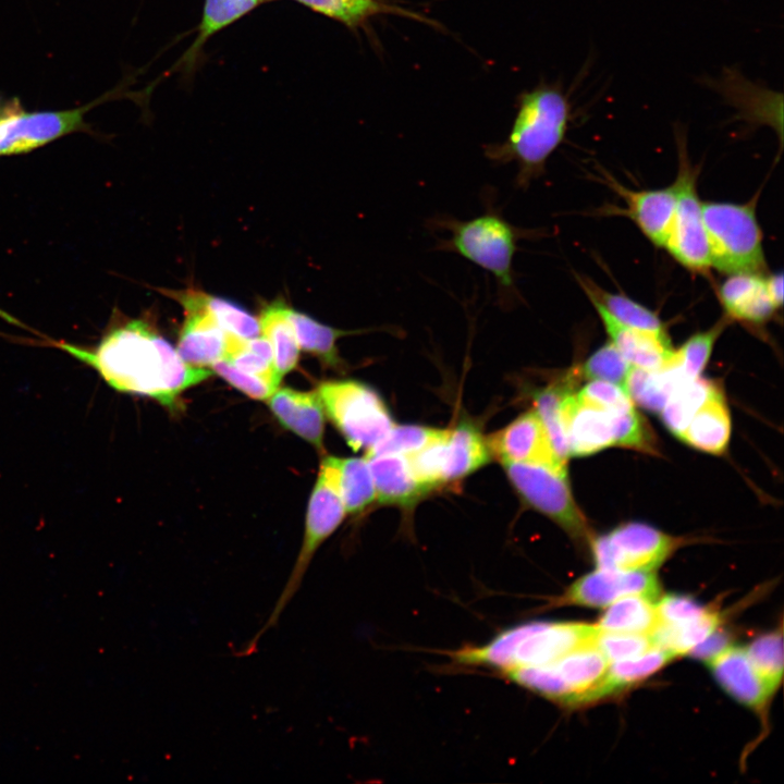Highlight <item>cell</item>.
Wrapping results in <instances>:
<instances>
[{"instance_id":"1","label":"cell","mask_w":784,"mask_h":784,"mask_svg":"<svg viewBox=\"0 0 784 784\" xmlns=\"http://www.w3.org/2000/svg\"><path fill=\"white\" fill-rule=\"evenodd\" d=\"M41 342L93 368L113 390L152 397L173 407L184 390L211 376L195 367L160 336L144 318L125 319L114 313L99 341L83 346L40 335Z\"/></svg>"},{"instance_id":"2","label":"cell","mask_w":784,"mask_h":784,"mask_svg":"<svg viewBox=\"0 0 784 784\" xmlns=\"http://www.w3.org/2000/svg\"><path fill=\"white\" fill-rule=\"evenodd\" d=\"M573 119V103L560 83L540 85L520 97L507 138L485 147L497 164L514 162L515 185L525 189L539 177L548 158L563 143Z\"/></svg>"},{"instance_id":"3","label":"cell","mask_w":784,"mask_h":784,"mask_svg":"<svg viewBox=\"0 0 784 784\" xmlns=\"http://www.w3.org/2000/svg\"><path fill=\"white\" fill-rule=\"evenodd\" d=\"M485 203L486 209L475 218L460 220L437 216L428 221V228L449 234L438 241L437 250L457 254L491 273L497 286V304L504 310L511 309L523 301L513 268L518 242L539 233L512 224L490 199Z\"/></svg>"},{"instance_id":"4","label":"cell","mask_w":784,"mask_h":784,"mask_svg":"<svg viewBox=\"0 0 784 784\" xmlns=\"http://www.w3.org/2000/svg\"><path fill=\"white\" fill-rule=\"evenodd\" d=\"M597 624L532 621L506 628L480 646L467 645L448 653L458 665L501 673L542 665L586 645L595 644Z\"/></svg>"},{"instance_id":"5","label":"cell","mask_w":784,"mask_h":784,"mask_svg":"<svg viewBox=\"0 0 784 784\" xmlns=\"http://www.w3.org/2000/svg\"><path fill=\"white\" fill-rule=\"evenodd\" d=\"M345 514L338 488L334 456H327L320 465L308 502L304 538L295 564L267 621L237 651V656L246 657L253 653L261 637L277 625L283 611L297 593L317 550L341 525Z\"/></svg>"},{"instance_id":"6","label":"cell","mask_w":784,"mask_h":784,"mask_svg":"<svg viewBox=\"0 0 784 784\" xmlns=\"http://www.w3.org/2000/svg\"><path fill=\"white\" fill-rule=\"evenodd\" d=\"M711 267L725 274L761 273L765 268L756 200L701 203Z\"/></svg>"},{"instance_id":"7","label":"cell","mask_w":784,"mask_h":784,"mask_svg":"<svg viewBox=\"0 0 784 784\" xmlns=\"http://www.w3.org/2000/svg\"><path fill=\"white\" fill-rule=\"evenodd\" d=\"M609 661L595 644L577 648L553 662L502 673L516 685L562 706L598 700Z\"/></svg>"},{"instance_id":"8","label":"cell","mask_w":784,"mask_h":784,"mask_svg":"<svg viewBox=\"0 0 784 784\" xmlns=\"http://www.w3.org/2000/svg\"><path fill=\"white\" fill-rule=\"evenodd\" d=\"M317 393L324 413L355 451H368L395 425L380 395L364 383L326 381L318 387Z\"/></svg>"},{"instance_id":"9","label":"cell","mask_w":784,"mask_h":784,"mask_svg":"<svg viewBox=\"0 0 784 784\" xmlns=\"http://www.w3.org/2000/svg\"><path fill=\"white\" fill-rule=\"evenodd\" d=\"M679 168L674 182L677 194L675 215L664 248L683 267L705 272L711 267L709 244L702 218L701 200L697 194V172L687 157L686 138L675 131Z\"/></svg>"},{"instance_id":"10","label":"cell","mask_w":784,"mask_h":784,"mask_svg":"<svg viewBox=\"0 0 784 784\" xmlns=\"http://www.w3.org/2000/svg\"><path fill=\"white\" fill-rule=\"evenodd\" d=\"M503 467L525 503L548 516L573 538L587 536V523L573 499L567 476L532 464L503 463Z\"/></svg>"},{"instance_id":"11","label":"cell","mask_w":784,"mask_h":784,"mask_svg":"<svg viewBox=\"0 0 784 784\" xmlns=\"http://www.w3.org/2000/svg\"><path fill=\"white\" fill-rule=\"evenodd\" d=\"M106 99L57 111L5 109L0 113V157L26 154L72 133H93L85 115Z\"/></svg>"},{"instance_id":"12","label":"cell","mask_w":784,"mask_h":784,"mask_svg":"<svg viewBox=\"0 0 784 784\" xmlns=\"http://www.w3.org/2000/svg\"><path fill=\"white\" fill-rule=\"evenodd\" d=\"M678 539L642 523H627L592 541L599 568L652 571L678 546Z\"/></svg>"},{"instance_id":"13","label":"cell","mask_w":784,"mask_h":784,"mask_svg":"<svg viewBox=\"0 0 784 784\" xmlns=\"http://www.w3.org/2000/svg\"><path fill=\"white\" fill-rule=\"evenodd\" d=\"M660 585L652 571H620L597 568L575 580L563 595L552 600L554 605L605 608L628 596L656 600Z\"/></svg>"},{"instance_id":"14","label":"cell","mask_w":784,"mask_h":784,"mask_svg":"<svg viewBox=\"0 0 784 784\" xmlns=\"http://www.w3.org/2000/svg\"><path fill=\"white\" fill-rule=\"evenodd\" d=\"M185 310V320L179 338L177 353L184 362L195 367H211L225 358L228 332L201 304L198 290H162Z\"/></svg>"},{"instance_id":"15","label":"cell","mask_w":784,"mask_h":784,"mask_svg":"<svg viewBox=\"0 0 784 784\" xmlns=\"http://www.w3.org/2000/svg\"><path fill=\"white\" fill-rule=\"evenodd\" d=\"M487 443L502 463L540 465L567 476L566 462L556 453L536 411L519 415L490 436Z\"/></svg>"},{"instance_id":"16","label":"cell","mask_w":784,"mask_h":784,"mask_svg":"<svg viewBox=\"0 0 784 784\" xmlns=\"http://www.w3.org/2000/svg\"><path fill=\"white\" fill-rule=\"evenodd\" d=\"M624 409L603 408L567 391L561 415L569 455L587 456L616 445V416Z\"/></svg>"},{"instance_id":"17","label":"cell","mask_w":784,"mask_h":784,"mask_svg":"<svg viewBox=\"0 0 784 784\" xmlns=\"http://www.w3.org/2000/svg\"><path fill=\"white\" fill-rule=\"evenodd\" d=\"M705 83L737 109L742 119L767 123L782 133L783 95L747 79L736 69H725L715 79Z\"/></svg>"},{"instance_id":"18","label":"cell","mask_w":784,"mask_h":784,"mask_svg":"<svg viewBox=\"0 0 784 784\" xmlns=\"http://www.w3.org/2000/svg\"><path fill=\"white\" fill-rule=\"evenodd\" d=\"M706 662L730 696L756 711L764 709L772 695L755 670L746 648L727 645Z\"/></svg>"},{"instance_id":"19","label":"cell","mask_w":784,"mask_h":784,"mask_svg":"<svg viewBox=\"0 0 784 784\" xmlns=\"http://www.w3.org/2000/svg\"><path fill=\"white\" fill-rule=\"evenodd\" d=\"M611 186L626 204L625 212L658 247H665L670 236L677 194L673 183L659 189L632 191L611 181Z\"/></svg>"},{"instance_id":"20","label":"cell","mask_w":784,"mask_h":784,"mask_svg":"<svg viewBox=\"0 0 784 784\" xmlns=\"http://www.w3.org/2000/svg\"><path fill=\"white\" fill-rule=\"evenodd\" d=\"M611 339V343L633 366L658 369L673 356L666 333H656L624 326L612 318L602 307L592 304Z\"/></svg>"},{"instance_id":"21","label":"cell","mask_w":784,"mask_h":784,"mask_svg":"<svg viewBox=\"0 0 784 784\" xmlns=\"http://www.w3.org/2000/svg\"><path fill=\"white\" fill-rule=\"evenodd\" d=\"M278 420L316 449H323L324 409L315 392L277 389L268 399Z\"/></svg>"},{"instance_id":"22","label":"cell","mask_w":784,"mask_h":784,"mask_svg":"<svg viewBox=\"0 0 784 784\" xmlns=\"http://www.w3.org/2000/svg\"><path fill=\"white\" fill-rule=\"evenodd\" d=\"M719 298L726 316L740 322L763 323L777 310L761 273L728 274L719 287Z\"/></svg>"},{"instance_id":"23","label":"cell","mask_w":784,"mask_h":784,"mask_svg":"<svg viewBox=\"0 0 784 784\" xmlns=\"http://www.w3.org/2000/svg\"><path fill=\"white\" fill-rule=\"evenodd\" d=\"M373 478L376 500L385 505L409 507L429 491L416 479L405 455L365 456Z\"/></svg>"},{"instance_id":"24","label":"cell","mask_w":784,"mask_h":784,"mask_svg":"<svg viewBox=\"0 0 784 784\" xmlns=\"http://www.w3.org/2000/svg\"><path fill=\"white\" fill-rule=\"evenodd\" d=\"M731 436V418L722 392L714 385L678 438L700 451L721 454Z\"/></svg>"},{"instance_id":"25","label":"cell","mask_w":784,"mask_h":784,"mask_svg":"<svg viewBox=\"0 0 784 784\" xmlns=\"http://www.w3.org/2000/svg\"><path fill=\"white\" fill-rule=\"evenodd\" d=\"M688 380L673 353L672 358L658 369L632 366L623 389L641 407L660 413L675 389Z\"/></svg>"},{"instance_id":"26","label":"cell","mask_w":784,"mask_h":784,"mask_svg":"<svg viewBox=\"0 0 784 784\" xmlns=\"http://www.w3.org/2000/svg\"><path fill=\"white\" fill-rule=\"evenodd\" d=\"M490 460L487 439L471 425L461 424L450 430L443 444V483L463 479Z\"/></svg>"},{"instance_id":"27","label":"cell","mask_w":784,"mask_h":784,"mask_svg":"<svg viewBox=\"0 0 784 784\" xmlns=\"http://www.w3.org/2000/svg\"><path fill=\"white\" fill-rule=\"evenodd\" d=\"M287 308L282 301H275L261 310L258 320L260 335L272 347L274 367L281 378L297 365L301 350Z\"/></svg>"},{"instance_id":"28","label":"cell","mask_w":784,"mask_h":784,"mask_svg":"<svg viewBox=\"0 0 784 784\" xmlns=\"http://www.w3.org/2000/svg\"><path fill=\"white\" fill-rule=\"evenodd\" d=\"M577 281L591 304L602 307L620 323L645 331L666 333L658 315L644 305L621 293L605 291L589 279L577 275Z\"/></svg>"},{"instance_id":"29","label":"cell","mask_w":784,"mask_h":784,"mask_svg":"<svg viewBox=\"0 0 784 784\" xmlns=\"http://www.w3.org/2000/svg\"><path fill=\"white\" fill-rule=\"evenodd\" d=\"M289 319L294 328L299 348L318 357L331 367H341L336 341L346 335L359 334L368 330H341L323 324L308 315L287 308Z\"/></svg>"},{"instance_id":"30","label":"cell","mask_w":784,"mask_h":784,"mask_svg":"<svg viewBox=\"0 0 784 784\" xmlns=\"http://www.w3.org/2000/svg\"><path fill=\"white\" fill-rule=\"evenodd\" d=\"M721 617L714 610L679 624H657L650 633L654 646L671 652L674 657L690 653L698 645L712 635Z\"/></svg>"},{"instance_id":"31","label":"cell","mask_w":784,"mask_h":784,"mask_svg":"<svg viewBox=\"0 0 784 784\" xmlns=\"http://www.w3.org/2000/svg\"><path fill=\"white\" fill-rule=\"evenodd\" d=\"M654 600L628 596L608 605L597 626L602 632L650 634L658 624Z\"/></svg>"},{"instance_id":"32","label":"cell","mask_w":784,"mask_h":784,"mask_svg":"<svg viewBox=\"0 0 784 784\" xmlns=\"http://www.w3.org/2000/svg\"><path fill=\"white\" fill-rule=\"evenodd\" d=\"M338 488L346 513L363 512L376 500L373 478L366 457H335Z\"/></svg>"},{"instance_id":"33","label":"cell","mask_w":784,"mask_h":784,"mask_svg":"<svg viewBox=\"0 0 784 784\" xmlns=\"http://www.w3.org/2000/svg\"><path fill=\"white\" fill-rule=\"evenodd\" d=\"M674 658L671 652L656 646L635 658L609 663L599 687L598 700L645 679Z\"/></svg>"},{"instance_id":"34","label":"cell","mask_w":784,"mask_h":784,"mask_svg":"<svg viewBox=\"0 0 784 784\" xmlns=\"http://www.w3.org/2000/svg\"><path fill=\"white\" fill-rule=\"evenodd\" d=\"M713 387L712 382L698 377L676 388L660 412L664 426L678 437Z\"/></svg>"},{"instance_id":"35","label":"cell","mask_w":784,"mask_h":784,"mask_svg":"<svg viewBox=\"0 0 784 784\" xmlns=\"http://www.w3.org/2000/svg\"><path fill=\"white\" fill-rule=\"evenodd\" d=\"M746 652L771 695L779 687L783 674V638L781 630L756 638Z\"/></svg>"},{"instance_id":"36","label":"cell","mask_w":784,"mask_h":784,"mask_svg":"<svg viewBox=\"0 0 784 784\" xmlns=\"http://www.w3.org/2000/svg\"><path fill=\"white\" fill-rule=\"evenodd\" d=\"M449 429H438L417 425H394L385 437L366 451V456L384 454H412L427 444L444 437Z\"/></svg>"},{"instance_id":"37","label":"cell","mask_w":784,"mask_h":784,"mask_svg":"<svg viewBox=\"0 0 784 784\" xmlns=\"http://www.w3.org/2000/svg\"><path fill=\"white\" fill-rule=\"evenodd\" d=\"M198 297L224 331L243 339L260 335L258 320L241 306L201 291H198Z\"/></svg>"},{"instance_id":"38","label":"cell","mask_w":784,"mask_h":784,"mask_svg":"<svg viewBox=\"0 0 784 784\" xmlns=\"http://www.w3.org/2000/svg\"><path fill=\"white\" fill-rule=\"evenodd\" d=\"M567 391L565 388L551 387L538 392L535 397L536 412L542 420L556 453L565 462L569 453L562 421L561 403Z\"/></svg>"},{"instance_id":"39","label":"cell","mask_w":784,"mask_h":784,"mask_svg":"<svg viewBox=\"0 0 784 784\" xmlns=\"http://www.w3.org/2000/svg\"><path fill=\"white\" fill-rule=\"evenodd\" d=\"M260 0H206L199 36L188 54H193L211 35L255 8Z\"/></svg>"},{"instance_id":"40","label":"cell","mask_w":784,"mask_h":784,"mask_svg":"<svg viewBox=\"0 0 784 784\" xmlns=\"http://www.w3.org/2000/svg\"><path fill=\"white\" fill-rule=\"evenodd\" d=\"M723 328V322L720 321L711 329L694 334L674 351L675 358L688 379L693 380L700 376Z\"/></svg>"},{"instance_id":"41","label":"cell","mask_w":784,"mask_h":784,"mask_svg":"<svg viewBox=\"0 0 784 784\" xmlns=\"http://www.w3.org/2000/svg\"><path fill=\"white\" fill-rule=\"evenodd\" d=\"M630 368L632 365L609 342L588 357L583 366V375L590 380L611 382L623 388Z\"/></svg>"},{"instance_id":"42","label":"cell","mask_w":784,"mask_h":784,"mask_svg":"<svg viewBox=\"0 0 784 784\" xmlns=\"http://www.w3.org/2000/svg\"><path fill=\"white\" fill-rule=\"evenodd\" d=\"M238 369L255 375L279 387L281 377L274 363L252 350L247 340L228 332L225 358Z\"/></svg>"},{"instance_id":"43","label":"cell","mask_w":784,"mask_h":784,"mask_svg":"<svg viewBox=\"0 0 784 784\" xmlns=\"http://www.w3.org/2000/svg\"><path fill=\"white\" fill-rule=\"evenodd\" d=\"M595 645L611 662L635 658L656 647L650 634L612 633L600 630Z\"/></svg>"},{"instance_id":"44","label":"cell","mask_w":784,"mask_h":784,"mask_svg":"<svg viewBox=\"0 0 784 784\" xmlns=\"http://www.w3.org/2000/svg\"><path fill=\"white\" fill-rule=\"evenodd\" d=\"M329 17L354 26L369 16L381 12L382 5L376 0H297Z\"/></svg>"},{"instance_id":"45","label":"cell","mask_w":784,"mask_h":784,"mask_svg":"<svg viewBox=\"0 0 784 784\" xmlns=\"http://www.w3.org/2000/svg\"><path fill=\"white\" fill-rule=\"evenodd\" d=\"M211 368L230 384L255 400H268L278 389L265 379L238 369L226 359L216 362Z\"/></svg>"},{"instance_id":"46","label":"cell","mask_w":784,"mask_h":784,"mask_svg":"<svg viewBox=\"0 0 784 784\" xmlns=\"http://www.w3.org/2000/svg\"><path fill=\"white\" fill-rule=\"evenodd\" d=\"M576 394L586 402L608 409L634 407L624 389L611 382L591 380Z\"/></svg>"},{"instance_id":"47","label":"cell","mask_w":784,"mask_h":784,"mask_svg":"<svg viewBox=\"0 0 784 784\" xmlns=\"http://www.w3.org/2000/svg\"><path fill=\"white\" fill-rule=\"evenodd\" d=\"M658 624H679L703 614L708 609L687 596L666 595L656 602Z\"/></svg>"},{"instance_id":"48","label":"cell","mask_w":784,"mask_h":784,"mask_svg":"<svg viewBox=\"0 0 784 784\" xmlns=\"http://www.w3.org/2000/svg\"><path fill=\"white\" fill-rule=\"evenodd\" d=\"M768 295L776 309L783 304V274L782 272L764 277Z\"/></svg>"}]
</instances>
